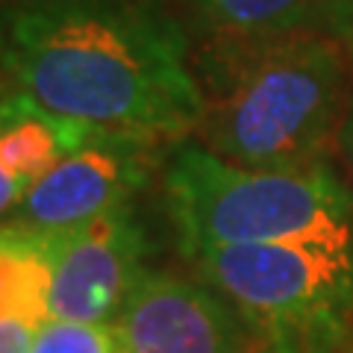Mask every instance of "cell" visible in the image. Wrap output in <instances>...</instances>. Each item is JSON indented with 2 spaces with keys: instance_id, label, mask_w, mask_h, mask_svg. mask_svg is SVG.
Returning a JSON list of instances; mask_svg holds the SVG:
<instances>
[{
  "instance_id": "cell-1",
  "label": "cell",
  "mask_w": 353,
  "mask_h": 353,
  "mask_svg": "<svg viewBox=\"0 0 353 353\" xmlns=\"http://www.w3.org/2000/svg\"><path fill=\"white\" fill-rule=\"evenodd\" d=\"M3 30L9 80L50 112L153 145L201 124L203 88L165 0H15Z\"/></svg>"
},
{
  "instance_id": "cell-2",
  "label": "cell",
  "mask_w": 353,
  "mask_h": 353,
  "mask_svg": "<svg viewBox=\"0 0 353 353\" xmlns=\"http://www.w3.org/2000/svg\"><path fill=\"white\" fill-rule=\"evenodd\" d=\"M203 115L194 136L215 157L248 168L324 162L345 118L347 53L321 30L212 44L201 59Z\"/></svg>"
},
{
  "instance_id": "cell-3",
  "label": "cell",
  "mask_w": 353,
  "mask_h": 353,
  "mask_svg": "<svg viewBox=\"0 0 353 353\" xmlns=\"http://www.w3.org/2000/svg\"><path fill=\"white\" fill-rule=\"evenodd\" d=\"M162 192L180 250L268 241L353 250V189L327 162L248 168L203 145H180L165 165Z\"/></svg>"
},
{
  "instance_id": "cell-4",
  "label": "cell",
  "mask_w": 353,
  "mask_h": 353,
  "mask_svg": "<svg viewBox=\"0 0 353 353\" xmlns=\"http://www.w3.org/2000/svg\"><path fill=\"white\" fill-rule=\"evenodd\" d=\"M194 277L289 353H339L353 333V250L303 241L183 250Z\"/></svg>"
},
{
  "instance_id": "cell-5",
  "label": "cell",
  "mask_w": 353,
  "mask_h": 353,
  "mask_svg": "<svg viewBox=\"0 0 353 353\" xmlns=\"http://www.w3.org/2000/svg\"><path fill=\"white\" fill-rule=\"evenodd\" d=\"M36 233L50 259V318L112 324L148 271V236L132 203L77 227Z\"/></svg>"
},
{
  "instance_id": "cell-6",
  "label": "cell",
  "mask_w": 353,
  "mask_h": 353,
  "mask_svg": "<svg viewBox=\"0 0 353 353\" xmlns=\"http://www.w3.org/2000/svg\"><path fill=\"white\" fill-rule=\"evenodd\" d=\"M118 353H248L253 330L201 280L148 268L112 321Z\"/></svg>"
},
{
  "instance_id": "cell-7",
  "label": "cell",
  "mask_w": 353,
  "mask_h": 353,
  "mask_svg": "<svg viewBox=\"0 0 353 353\" xmlns=\"http://www.w3.org/2000/svg\"><path fill=\"white\" fill-rule=\"evenodd\" d=\"M153 159V141L97 130L53 165L6 221L30 230H65L130 206L145 189Z\"/></svg>"
},
{
  "instance_id": "cell-8",
  "label": "cell",
  "mask_w": 353,
  "mask_h": 353,
  "mask_svg": "<svg viewBox=\"0 0 353 353\" xmlns=\"http://www.w3.org/2000/svg\"><path fill=\"white\" fill-rule=\"evenodd\" d=\"M92 132L97 127L62 118L27 92L9 88L0 101V221L15 212L41 176Z\"/></svg>"
},
{
  "instance_id": "cell-9",
  "label": "cell",
  "mask_w": 353,
  "mask_h": 353,
  "mask_svg": "<svg viewBox=\"0 0 353 353\" xmlns=\"http://www.w3.org/2000/svg\"><path fill=\"white\" fill-rule=\"evenodd\" d=\"M212 44H250L321 30V0H189Z\"/></svg>"
},
{
  "instance_id": "cell-10",
  "label": "cell",
  "mask_w": 353,
  "mask_h": 353,
  "mask_svg": "<svg viewBox=\"0 0 353 353\" xmlns=\"http://www.w3.org/2000/svg\"><path fill=\"white\" fill-rule=\"evenodd\" d=\"M50 318V259L36 230L0 221V324Z\"/></svg>"
},
{
  "instance_id": "cell-11",
  "label": "cell",
  "mask_w": 353,
  "mask_h": 353,
  "mask_svg": "<svg viewBox=\"0 0 353 353\" xmlns=\"http://www.w3.org/2000/svg\"><path fill=\"white\" fill-rule=\"evenodd\" d=\"M30 353H118V336L112 324L48 318L39 327Z\"/></svg>"
},
{
  "instance_id": "cell-12",
  "label": "cell",
  "mask_w": 353,
  "mask_h": 353,
  "mask_svg": "<svg viewBox=\"0 0 353 353\" xmlns=\"http://www.w3.org/2000/svg\"><path fill=\"white\" fill-rule=\"evenodd\" d=\"M321 32L345 48L353 65V0H321Z\"/></svg>"
},
{
  "instance_id": "cell-13",
  "label": "cell",
  "mask_w": 353,
  "mask_h": 353,
  "mask_svg": "<svg viewBox=\"0 0 353 353\" xmlns=\"http://www.w3.org/2000/svg\"><path fill=\"white\" fill-rule=\"evenodd\" d=\"M41 324L32 321H6L0 324V353H30Z\"/></svg>"
},
{
  "instance_id": "cell-14",
  "label": "cell",
  "mask_w": 353,
  "mask_h": 353,
  "mask_svg": "<svg viewBox=\"0 0 353 353\" xmlns=\"http://www.w3.org/2000/svg\"><path fill=\"white\" fill-rule=\"evenodd\" d=\"M339 145H341V153H345L347 174H350V189H353V101L347 103L345 118H341V127H339Z\"/></svg>"
},
{
  "instance_id": "cell-15",
  "label": "cell",
  "mask_w": 353,
  "mask_h": 353,
  "mask_svg": "<svg viewBox=\"0 0 353 353\" xmlns=\"http://www.w3.org/2000/svg\"><path fill=\"white\" fill-rule=\"evenodd\" d=\"M9 88H12V80H9L6 71V30H3V12H0V101H3Z\"/></svg>"
},
{
  "instance_id": "cell-16",
  "label": "cell",
  "mask_w": 353,
  "mask_h": 353,
  "mask_svg": "<svg viewBox=\"0 0 353 353\" xmlns=\"http://www.w3.org/2000/svg\"><path fill=\"white\" fill-rule=\"evenodd\" d=\"M248 353H289L283 345H274V341H265V339H256L253 341V347Z\"/></svg>"
},
{
  "instance_id": "cell-17",
  "label": "cell",
  "mask_w": 353,
  "mask_h": 353,
  "mask_svg": "<svg viewBox=\"0 0 353 353\" xmlns=\"http://www.w3.org/2000/svg\"><path fill=\"white\" fill-rule=\"evenodd\" d=\"M339 353H353V333L347 336V341H345V345H341V350Z\"/></svg>"
}]
</instances>
